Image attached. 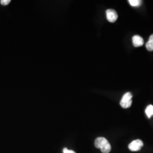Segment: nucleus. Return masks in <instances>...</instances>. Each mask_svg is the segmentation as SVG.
<instances>
[{
	"mask_svg": "<svg viewBox=\"0 0 153 153\" xmlns=\"http://www.w3.org/2000/svg\"><path fill=\"white\" fill-rule=\"evenodd\" d=\"M95 146L100 149L103 153H109L111 150V146L108 140L104 137H98L95 141Z\"/></svg>",
	"mask_w": 153,
	"mask_h": 153,
	"instance_id": "1",
	"label": "nucleus"
},
{
	"mask_svg": "<svg viewBox=\"0 0 153 153\" xmlns=\"http://www.w3.org/2000/svg\"><path fill=\"white\" fill-rule=\"evenodd\" d=\"M132 94L128 92L123 95L120 101V105L124 108H128L131 106L132 103Z\"/></svg>",
	"mask_w": 153,
	"mask_h": 153,
	"instance_id": "2",
	"label": "nucleus"
},
{
	"mask_svg": "<svg viewBox=\"0 0 153 153\" xmlns=\"http://www.w3.org/2000/svg\"><path fill=\"white\" fill-rule=\"evenodd\" d=\"M143 145V143L140 140H134L129 145V149L132 152H137L141 150Z\"/></svg>",
	"mask_w": 153,
	"mask_h": 153,
	"instance_id": "3",
	"label": "nucleus"
},
{
	"mask_svg": "<svg viewBox=\"0 0 153 153\" xmlns=\"http://www.w3.org/2000/svg\"><path fill=\"white\" fill-rule=\"evenodd\" d=\"M107 19L111 23L115 22L118 18V15L115 10L108 9L106 10Z\"/></svg>",
	"mask_w": 153,
	"mask_h": 153,
	"instance_id": "4",
	"label": "nucleus"
},
{
	"mask_svg": "<svg viewBox=\"0 0 153 153\" xmlns=\"http://www.w3.org/2000/svg\"><path fill=\"white\" fill-rule=\"evenodd\" d=\"M133 44L135 47H141L144 43L143 39L140 35H134L132 38Z\"/></svg>",
	"mask_w": 153,
	"mask_h": 153,
	"instance_id": "5",
	"label": "nucleus"
},
{
	"mask_svg": "<svg viewBox=\"0 0 153 153\" xmlns=\"http://www.w3.org/2000/svg\"><path fill=\"white\" fill-rule=\"evenodd\" d=\"M146 47L149 51H153V34H152L149 39V41L146 44Z\"/></svg>",
	"mask_w": 153,
	"mask_h": 153,
	"instance_id": "6",
	"label": "nucleus"
},
{
	"mask_svg": "<svg viewBox=\"0 0 153 153\" xmlns=\"http://www.w3.org/2000/svg\"><path fill=\"white\" fill-rule=\"evenodd\" d=\"M145 113L149 118H150L151 116H153V105H148L146 109L145 110Z\"/></svg>",
	"mask_w": 153,
	"mask_h": 153,
	"instance_id": "7",
	"label": "nucleus"
},
{
	"mask_svg": "<svg viewBox=\"0 0 153 153\" xmlns=\"http://www.w3.org/2000/svg\"><path fill=\"white\" fill-rule=\"evenodd\" d=\"M130 5L133 7H138L142 4V1L141 0H129L128 1Z\"/></svg>",
	"mask_w": 153,
	"mask_h": 153,
	"instance_id": "8",
	"label": "nucleus"
},
{
	"mask_svg": "<svg viewBox=\"0 0 153 153\" xmlns=\"http://www.w3.org/2000/svg\"><path fill=\"white\" fill-rule=\"evenodd\" d=\"M10 2V0H1V4L2 5L6 6L8 5Z\"/></svg>",
	"mask_w": 153,
	"mask_h": 153,
	"instance_id": "9",
	"label": "nucleus"
},
{
	"mask_svg": "<svg viewBox=\"0 0 153 153\" xmlns=\"http://www.w3.org/2000/svg\"><path fill=\"white\" fill-rule=\"evenodd\" d=\"M63 152H64V153H76L75 152H74L73 150H68V149H66V148H64V149Z\"/></svg>",
	"mask_w": 153,
	"mask_h": 153,
	"instance_id": "10",
	"label": "nucleus"
}]
</instances>
